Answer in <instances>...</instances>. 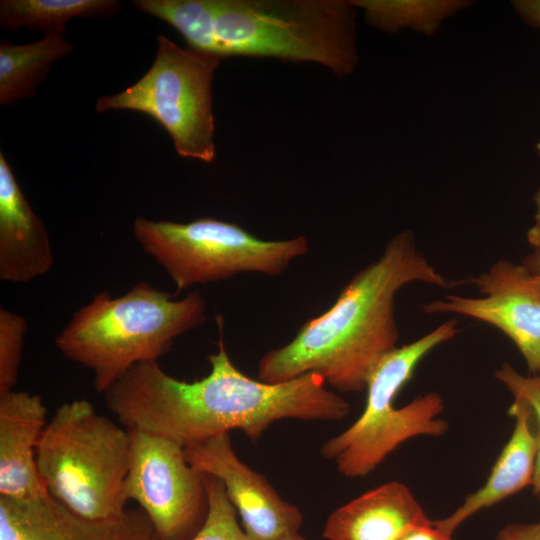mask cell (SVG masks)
Wrapping results in <instances>:
<instances>
[{"label":"cell","mask_w":540,"mask_h":540,"mask_svg":"<svg viewBox=\"0 0 540 540\" xmlns=\"http://www.w3.org/2000/svg\"><path fill=\"white\" fill-rule=\"evenodd\" d=\"M411 282L452 285L416 249L411 232L403 231L353 276L326 312L260 359L258 379L279 383L315 373L338 391H362L375 365L396 347L394 299Z\"/></svg>","instance_id":"cell-2"},{"label":"cell","mask_w":540,"mask_h":540,"mask_svg":"<svg viewBox=\"0 0 540 540\" xmlns=\"http://www.w3.org/2000/svg\"><path fill=\"white\" fill-rule=\"evenodd\" d=\"M533 199H534L535 208H536L535 215L540 216V188L536 191Z\"/></svg>","instance_id":"cell-28"},{"label":"cell","mask_w":540,"mask_h":540,"mask_svg":"<svg viewBox=\"0 0 540 540\" xmlns=\"http://www.w3.org/2000/svg\"><path fill=\"white\" fill-rule=\"evenodd\" d=\"M527 241L534 251L540 253V216L535 215V221L527 232Z\"/></svg>","instance_id":"cell-26"},{"label":"cell","mask_w":540,"mask_h":540,"mask_svg":"<svg viewBox=\"0 0 540 540\" xmlns=\"http://www.w3.org/2000/svg\"><path fill=\"white\" fill-rule=\"evenodd\" d=\"M206 320V301L198 291L181 299L148 282L124 295L107 292L75 311L55 339L68 360L93 373L98 393L114 384L132 366L158 361L176 338Z\"/></svg>","instance_id":"cell-4"},{"label":"cell","mask_w":540,"mask_h":540,"mask_svg":"<svg viewBox=\"0 0 540 540\" xmlns=\"http://www.w3.org/2000/svg\"><path fill=\"white\" fill-rule=\"evenodd\" d=\"M495 377L501 381L514 397L523 399L532 409L538 431V453L533 476V492L540 493V373L533 376H523L511 365L504 364L495 372Z\"/></svg>","instance_id":"cell-22"},{"label":"cell","mask_w":540,"mask_h":540,"mask_svg":"<svg viewBox=\"0 0 540 540\" xmlns=\"http://www.w3.org/2000/svg\"><path fill=\"white\" fill-rule=\"evenodd\" d=\"M133 234L166 271L177 292L239 273L279 275L309 248L304 236L267 241L237 224L208 217L177 223L139 216Z\"/></svg>","instance_id":"cell-7"},{"label":"cell","mask_w":540,"mask_h":540,"mask_svg":"<svg viewBox=\"0 0 540 540\" xmlns=\"http://www.w3.org/2000/svg\"><path fill=\"white\" fill-rule=\"evenodd\" d=\"M429 521L409 488L391 481L334 510L322 535L328 540H401Z\"/></svg>","instance_id":"cell-15"},{"label":"cell","mask_w":540,"mask_h":540,"mask_svg":"<svg viewBox=\"0 0 540 540\" xmlns=\"http://www.w3.org/2000/svg\"><path fill=\"white\" fill-rule=\"evenodd\" d=\"M63 35H46L29 44L0 42V104L32 98L58 59L72 53Z\"/></svg>","instance_id":"cell-17"},{"label":"cell","mask_w":540,"mask_h":540,"mask_svg":"<svg viewBox=\"0 0 540 540\" xmlns=\"http://www.w3.org/2000/svg\"><path fill=\"white\" fill-rule=\"evenodd\" d=\"M515 419L513 433L500 452L486 483L468 495L448 517L433 520L442 532L451 535L470 516L532 485L538 453V431L530 406L514 397L508 410Z\"/></svg>","instance_id":"cell-16"},{"label":"cell","mask_w":540,"mask_h":540,"mask_svg":"<svg viewBox=\"0 0 540 540\" xmlns=\"http://www.w3.org/2000/svg\"><path fill=\"white\" fill-rule=\"evenodd\" d=\"M401 540H453L451 535L442 532L438 527L433 524V520L420 525L408 534H406Z\"/></svg>","instance_id":"cell-25"},{"label":"cell","mask_w":540,"mask_h":540,"mask_svg":"<svg viewBox=\"0 0 540 540\" xmlns=\"http://www.w3.org/2000/svg\"><path fill=\"white\" fill-rule=\"evenodd\" d=\"M218 350L207 356L210 372L193 382L166 373L158 361L132 366L104 393L107 408L129 430L161 436L183 448L213 436L241 430L256 442L281 419L340 420L349 404L326 388L318 374L267 383L241 372L223 340L217 317Z\"/></svg>","instance_id":"cell-1"},{"label":"cell","mask_w":540,"mask_h":540,"mask_svg":"<svg viewBox=\"0 0 540 540\" xmlns=\"http://www.w3.org/2000/svg\"><path fill=\"white\" fill-rule=\"evenodd\" d=\"M184 454L196 470L222 482L252 539L283 540L299 533L303 522L300 509L283 500L260 473L239 459L229 433L188 445Z\"/></svg>","instance_id":"cell-11"},{"label":"cell","mask_w":540,"mask_h":540,"mask_svg":"<svg viewBox=\"0 0 540 540\" xmlns=\"http://www.w3.org/2000/svg\"><path fill=\"white\" fill-rule=\"evenodd\" d=\"M495 540H540V521L534 524H510Z\"/></svg>","instance_id":"cell-23"},{"label":"cell","mask_w":540,"mask_h":540,"mask_svg":"<svg viewBox=\"0 0 540 540\" xmlns=\"http://www.w3.org/2000/svg\"><path fill=\"white\" fill-rule=\"evenodd\" d=\"M46 417L39 395L14 390L0 394V497L29 500L48 494L36 465Z\"/></svg>","instance_id":"cell-13"},{"label":"cell","mask_w":540,"mask_h":540,"mask_svg":"<svg viewBox=\"0 0 540 540\" xmlns=\"http://www.w3.org/2000/svg\"><path fill=\"white\" fill-rule=\"evenodd\" d=\"M208 512L198 532L190 540H254L237 521V512L227 497L222 482L204 474Z\"/></svg>","instance_id":"cell-20"},{"label":"cell","mask_w":540,"mask_h":540,"mask_svg":"<svg viewBox=\"0 0 540 540\" xmlns=\"http://www.w3.org/2000/svg\"><path fill=\"white\" fill-rule=\"evenodd\" d=\"M130 431L97 413L86 399L60 405L36 447V465L48 494L90 520L123 517Z\"/></svg>","instance_id":"cell-5"},{"label":"cell","mask_w":540,"mask_h":540,"mask_svg":"<svg viewBox=\"0 0 540 540\" xmlns=\"http://www.w3.org/2000/svg\"><path fill=\"white\" fill-rule=\"evenodd\" d=\"M523 264L526 265L530 270L540 273V253L534 251L532 254L527 256L523 261Z\"/></svg>","instance_id":"cell-27"},{"label":"cell","mask_w":540,"mask_h":540,"mask_svg":"<svg viewBox=\"0 0 540 540\" xmlns=\"http://www.w3.org/2000/svg\"><path fill=\"white\" fill-rule=\"evenodd\" d=\"M198 51L313 62L338 77L355 70L356 8L351 0H201Z\"/></svg>","instance_id":"cell-3"},{"label":"cell","mask_w":540,"mask_h":540,"mask_svg":"<svg viewBox=\"0 0 540 540\" xmlns=\"http://www.w3.org/2000/svg\"><path fill=\"white\" fill-rule=\"evenodd\" d=\"M53 264L47 229L0 152V279L28 283L49 272Z\"/></svg>","instance_id":"cell-14"},{"label":"cell","mask_w":540,"mask_h":540,"mask_svg":"<svg viewBox=\"0 0 540 540\" xmlns=\"http://www.w3.org/2000/svg\"><path fill=\"white\" fill-rule=\"evenodd\" d=\"M129 431L131 454L125 498L140 505L157 540H190L208 512L204 474L187 462L184 448L176 442Z\"/></svg>","instance_id":"cell-9"},{"label":"cell","mask_w":540,"mask_h":540,"mask_svg":"<svg viewBox=\"0 0 540 540\" xmlns=\"http://www.w3.org/2000/svg\"><path fill=\"white\" fill-rule=\"evenodd\" d=\"M536 151H537L538 157L540 158V140L536 144Z\"/></svg>","instance_id":"cell-30"},{"label":"cell","mask_w":540,"mask_h":540,"mask_svg":"<svg viewBox=\"0 0 540 540\" xmlns=\"http://www.w3.org/2000/svg\"><path fill=\"white\" fill-rule=\"evenodd\" d=\"M120 8L117 0H1L0 24L3 29L26 27L46 35H64L73 18L106 19Z\"/></svg>","instance_id":"cell-18"},{"label":"cell","mask_w":540,"mask_h":540,"mask_svg":"<svg viewBox=\"0 0 540 540\" xmlns=\"http://www.w3.org/2000/svg\"><path fill=\"white\" fill-rule=\"evenodd\" d=\"M0 540H157L143 511L90 520L49 494L29 500L0 497Z\"/></svg>","instance_id":"cell-12"},{"label":"cell","mask_w":540,"mask_h":540,"mask_svg":"<svg viewBox=\"0 0 540 540\" xmlns=\"http://www.w3.org/2000/svg\"><path fill=\"white\" fill-rule=\"evenodd\" d=\"M364 11L366 21L388 33L402 29L431 36L443 22L470 6L465 0H351Z\"/></svg>","instance_id":"cell-19"},{"label":"cell","mask_w":540,"mask_h":540,"mask_svg":"<svg viewBox=\"0 0 540 540\" xmlns=\"http://www.w3.org/2000/svg\"><path fill=\"white\" fill-rule=\"evenodd\" d=\"M512 6L528 26L540 30V0H515Z\"/></svg>","instance_id":"cell-24"},{"label":"cell","mask_w":540,"mask_h":540,"mask_svg":"<svg viewBox=\"0 0 540 540\" xmlns=\"http://www.w3.org/2000/svg\"><path fill=\"white\" fill-rule=\"evenodd\" d=\"M457 333V321L450 319L423 337L386 353L368 377L362 414L345 431L325 441L321 455L334 460L344 476L363 477L406 440L445 433L448 423L437 418L444 407L438 393H426L400 408L394 406V399L419 362Z\"/></svg>","instance_id":"cell-6"},{"label":"cell","mask_w":540,"mask_h":540,"mask_svg":"<svg viewBox=\"0 0 540 540\" xmlns=\"http://www.w3.org/2000/svg\"><path fill=\"white\" fill-rule=\"evenodd\" d=\"M153 64L125 90L97 99L95 109L132 110L157 121L179 156L204 162L215 158L212 82L223 58L156 38Z\"/></svg>","instance_id":"cell-8"},{"label":"cell","mask_w":540,"mask_h":540,"mask_svg":"<svg viewBox=\"0 0 540 540\" xmlns=\"http://www.w3.org/2000/svg\"><path fill=\"white\" fill-rule=\"evenodd\" d=\"M283 540H306L304 537H302L299 533L292 534L290 536H287Z\"/></svg>","instance_id":"cell-29"},{"label":"cell","mask_w":540,"mask_h":540,"mask_svg":"<svg viewBox=\"0 0 540 540\" xmlns=\"http://www.w3.org/2000/svg\"><path fill=\"white\" fill-rule=\"evenodd\" d=\"M538 496H539V499H540V493L538 494Z\"/></svg>","instance_id":"cell-31"},{"label":"cell","mask_w":540,"mask_h":540,"mask_svg":"<svg viewBox=\"0 0 540 540\" xmlns=\"http://www.w3.org/2000/svg\"><path fill=\"white\" fill-rule=\"evenodd\" d=\"M27 326L22 316L0 308V394L17 383Z\"/></svg>","instance_id":"cell-21"},{"label":"cell","mask_w":540,"mask_h":540,"mask_svg":"<svg viewBox=\"0 0 540 540\" xmlns=\"http://www.w3.org/2000/svg\"><path fill=\"white\" fill-rule=\"evenodd\" d=\"M485 296L447 295L423 306L429 314L464 315L492 325L516 345L528 369L540 373V273L508 260L468 280Z\"/></svg>","instance_id":"cell-10"}]
</instances>
